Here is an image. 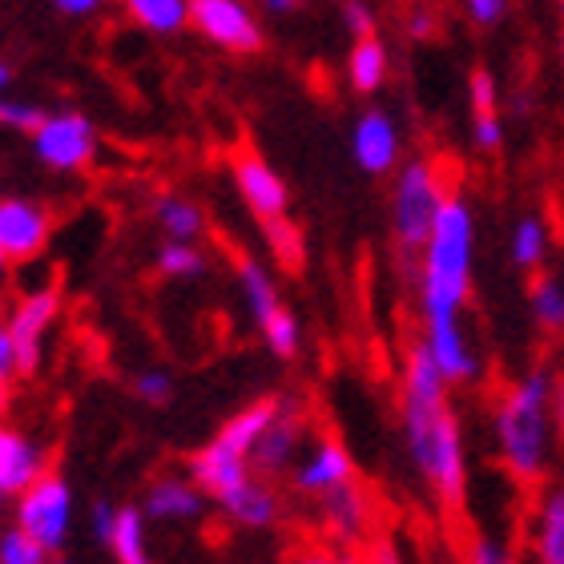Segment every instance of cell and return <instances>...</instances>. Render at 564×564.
<instances>
[{
	"mask_svg": "<svg viewBox=\"0 0 564 564\" xmlns=\"http://www.w3.org/2000/svg\"><path fill=\"white\" fill-rule=\"evenodd\" d=\"M400 427L408 459H412L423 488L447 512L464 508V500H468L464 427H459L456 403H452V388L420 339L408 343L400 364Z\"/></svg>",
	"mask_w": 564,
	"mask_h": 564,
	"instance_id": "6da1fadb",
	"label": "cell"
},
{
	"mask_svg": "<svg viewBox=\"0 0 564 564\" xmlns=\"http://www.w3.org/2000/svg\"><path fill=\"white\" fill-rule=\"evenodd\" d=\"M553 391L556 371L549 364H536L505 383L492 403L496 459L520 488H541L553 468Z\"/></svg>",
	"mask_w": 564,
	"mask_h": 564,
	"instance_id": "7a4b0ae2",
	"label": "cell"
},
{
	"mask_svg": "<svg viewBox=\"0 0 564 564\" xmlns=\"http://www.w3.org/2000/svg\"><path fill=\"white\" fill-rule=\"evenodd\" d=\"M471 274H476V210L464 194H452L415 259L420 327L464 323V311L471 303Z\"/></svg>",
	"mask_w": 564,
	"mask_h": 564,
	"instance_id": "3957f363",
	"label": "cell"
},
{
	"mask_svg": "<svg viewBox=\"0 0 564 564\" xmlns=\"http://www.w3.org/2000/svg\"><path fill=\"white\" fill-rule=\"evenodd\" d=\"M279 403H282V395H262V400L238 408V412L189 456V480L198 484L214 505H218L226 492H235L242 480L254 476V471H250V452L259 444V435L271 427Z\"/></svg>",
	"mask_w": 564,
	"mask_h": 564,
	"instance_id": "277c9868",
	"label": "cell"
},
{
	"mask_svg": "<svg viewBox=\"0 0 564 564\" xmlns=\"http://www.w3.org/2000/svg\"><path fill=\"white\" fill-rule=\"evenodd\" d=\"M452 174L447 162L435 153H420L395 170L391 177V238L400 247L403 259H420L423 242L432 238L435 218L444 214L447 198H452Z\"/></svg>",
	"mask_w": 564,
	"mask_h": 564,
	"instance_id": "5b68a950",
	"label": "cell"
},
{
	"mask_svg": "<svg viewBox=\"0 0 564 564\" xmlns=\"http://www.w3.org/2000/svg\"><path fill=\"white\" fill-rule=\"evenodd\" d=\"M235 279H238V294L247 303L250 323L259 327L262 343L274 359H294L299 347H303V327L286 303H282V291L274 274L267 271V262L254 259V254H238L235 259Z\"/></svg>",
	"mask_w": 564,
	"mask_h": 564,
	"instance_id": "8992f818",
	"label": "cell"
},
{
	"mask_svg": "<svg viewBox=\"0 0 564 564\" xmlns=\"http://www.w3.org/2000/svg\"><path fill=\"white\" fill-rule=\"evenodd\" d=\"M73 517H77V500L73 488L61 471L48 468L41 480L12 500V524L29 532L48 556H61V549L73 536Z\"/></svg>",
	"mask_w": 564,
	"mask_h": 564,
	"instance_id": "52a82bcc",
	"label": "cell"
},
{
	"mask_svg": "<svg viewBox=\"0 0 564 564\" xmlns=\"http://www.w3.org/2000/svg\"><path fill=\"white\" fill-rule=\"evenodd\" d=\"M230 177H235V189L238 198L247 202V210L259 218V226L271 235L274 247L286 254V242H291V189L279 177V170L259 150H238L230 158Z\"/></svg>",
	"mask_w": 564,
	"mask_h": 564,
	"instance_id": "ba28073f",
	"label": "cell"
},
{
	"mask_svg": "<svg viewBox=\"0 0 564 564\" xmlns=\"http://www.w3.org/2000/svg\"><path fill=\"white\" fill-rule=\"evenodd\" d=\"M29 141H33V158L53 174H85L97 162V150H101L94 118H85L82 109L45 113V121L36 126Z\"/></svg>",
	"mask_w": 564,
	"mask_h": 564,
	"instance_id": "9c48e42d",
	"label": "cell"
},
{
	"mask_svg": "<svg viewBox=\"0 0 564 564\" xmlns=\"http://www.w3.org/2000/svg\"><path fill=\"white\" fill-rule=\"evenodd\" d=\"M12 330V347H17V376L33 379L45 359V343L61 318V291L57 286H33L24 291L17 303L4 311Z\"/></svg>",
	"mask_w": 564,
	"mask_h": 564,
	"instance_id": "30bf717a",
	"label": "cell"
},
{
	"mask_svg": "<svg viewBox=\"0 0 564 564\" xmlns=\"http://www.w3.org/2000/svg\"><path fill=\"white\" fill-rule=\"evenodd\" d=\"M189 29L206 41V45L250 57L262 48V24L247 0H189Z\"/></svg>",
	"mask_w": 564,
	"mask_h": 564,
	"instance_id": "8fae6325",
	"label": "cell"
},
{
	"mask_svg": "<svg viewBox=\"0 0 564 564\" xmlns=\"http://www.w3.org/2000/svg\"><path fill=\"white\" fill-rule=\"evenodd\" d=\"M306 408L294 395H282L279 412H274L271 427L259 435V444L250 452V471L262 476V480H279V476H291V468L299 464L306 440Z\"/></svg>",
	"mask_w": 564,
	"mask_h": 564,
	"instance_id": "7c38bea8",
	"label": "cell"
},
{
	"mask_svg": "<svg viewBox=\"0 0 564 564\" xmlns=\"http://www.w3.org/2000/svg\"><path fill=\"white\" fill-rule=\"evenodd\" d=\"M53 210L45 202L24 198V194H0V250L9 262H33L45 254L48 238H53Z\"/></svg>",
	"mask_w": 564,
	"mask_h": 564,
	"instance_id": "4fadbf2b",
	"label": "cell"
},
{
	"mask_svg": "<svg viewBox=\"0 0 564 564\" xmlns=\"http://www.w3.org/2000/svg\"><path fill=\"white\" fill-rule=\"evenodd\" d=\"M347 484H355V459L335 435H315L291 468V488L306 500H323Z\"/></svg>",
	"mask_w": 564,
	"mask_h": 564,
	"instance_id": "5bb4252c",
	"label": "cell"
},
{
	"mask_svg": "<svg viewBox=\"0 0 564 564\" xmlns=\"http://www.w3.org/2000/svg\"><path fill=\"white\" fill-rule=\"evenodd\" d=\"M351 158L367 177H388L400 170L403 133L388 109H364L351 126Z\"/></svg>",
	"mask_w": 564,
	"mask_h": 564,
	"instance_id": "9a60e30c",
	"label": "cell"
},
{
	"mask_svg": "<svg viewBox=\"0 0 564 564\" xmlns=\"http://www.w3.org/2000/svg\"><path fill=\"white\" fill-rule=\"evenodd\" d=\"M48 471V452L41 440L0 420V500H17Z\"/></svg>",
	"mask_w": 564,
	"mask_h": 564,
	"instance_id": "2e32d148",
	"label": "cell"
},
{
	"mask_svg": "<svg viewBox=\"0 0 564 564\" xmlns=\"http://www.w3.org/2000/svg\"><path fill=\"white\" fill-rule=\"evenodd\" d=\"M420 343L427 347L432 364L447 379V388H471L484 376L480 351L471 347V335L464 323H444V327H420Z\"/></svg>",
	"mask_w": 564,
	"mask_h": 564,
	"instance_id": "e0dca14e",
	"label": "cell"
},
{
	"mask_svg": "<svg viewBox=\"0 0 564 564\" xmlns=\"http://www.w3.org/2000/svg\"><path fill=\"white\" fill-rule=\"evenodd\" d=\"M206 505H210V496L189 476H158L141 496V512L153 524H194V520H202Z\"/></svg>",
	"mask_w": 564,
	"mask_h": 564,
	"instance_id": "ac0fdd59",
	"label": "cell"
},
{
	"mask_svg": "<svg viewBox=\"0 0 564 564\" xmlns=\"http://www.w3.org/2000/svg\"><path fill=\"white\" fill-rule=\"evenodd\" d=\"M223 508V517L235 524V529H247V532H267L274 529L282 520V496L274 488V480H262V476H250L235 488V492H226L218 500Z\"/></svg>",
	"mask_w": 564,
	"mask_h": 564,
	"instance_id": "d6986e66",
	"label": "cell"
},
{
	"mask_svg": "<svg viewBox=\"0 0 564 564\" xmlns=\"http://www.w3.org/2000/svg\"><path fill=\"white\" fill-rule=\"evenodd\" d=\"M318 517H323V529L335 536L339 544H359L371 529V517H376V508H371V496L359 488V480L339 488V492H330L318 500Z\"/></svg>",
	"mask_w": 564,
	"mask_h": 564,
	"instance_id": "ffe728a7",
	"label": "cell"
},
{
	"mask_svg": "<svg viewBox=\"0 0 564 564\" xmlns=\"http://www.w3.org/2000/svg\"><path fill=\"white\" fill-rule=\"evenodd\" d=\"M532 564H564V488H544L529 512Z\"/></svg>",
	"mask_w": 564,
	"mask_h": 564,
	"instance_id": "44dd1931",
	"label": "cell"
},
{
	"mask_svg": "<svg viewBox=\"0 0 564 564\" xmlns=\"http://www.w3.org/2000/svg\"><path fill=\"white\" fill-rule=\"evenodd\" d=\"M113 564H158L150 549V517L141 512V505H118V520L106 541Z\"/></svg>",
	"mask_w": 564,
	"mask_h": 564,
	"instance_id": "7402d4cb",
	"label": "cell"
},
{
	"mask_svg": "<svg viewBox=\"0 0 564 564\" xmlns=\"http://www.w3.org/2000/svg\"><path fill=\"white\" fill-rule=\"evenodd\" d=\"M153 223L165 242H198L206 235V214L186 194H158L153 198Z\"/></svg>",
	"mask_w": 564,
	"mask_h": 564,
	"instance_id": "603a6c76",
	"label": "cell"
},
{
	"mask_svg": "<svg viewBox=\"0 0 564 564\" xmlns=\"http://www.w3.org/2000/svg\"><path fill=\"white\" fill-rule=\"evenodd\" d=\"M391 77V53L379 36H364L355 41L347 53V82L355 94H379Z\"/></svg>",
	"mask_w": 564,
	"mask_h": 564,
	"instance_id": "cb8c5ba5",
	"label": "cell"
},
{
	"mask_svg": "<svg viewBox=\"0 0 564 564\" xmlns=\"http://www.w3.org/2000/svg\"><path fill=\"white\" fill-rule=\"evenodd\" d=\"M553 254V235H549V223L541 214H524L517 226H512V238H508V259L512 267L524 274L544 271V262Z\"/></svg>",
	"mask_w": 564,
	"mask_h": 564,
	"instance_id": "d4e9b609",
	"label": "cell"
},
{
	"mask_svg": "<svg viewBox=\"0 0 564 564\" xmlns=\"http://www.w3.org/2000/svg\"><path fill=\"white\" fill-rule=\"evenodd\" d=\"M529 311L541 335H564V279L553 271L529 274Z\"/></svg>",
	"mask_w": 564,
	"mask_h": 564,
	"instance_id": "484cf974",
	"label": "cell"
},
{
	"mask_svg": "<svg viewBox=\"0 0 564 564\" xmlns=\"http://www.w3.org/2000/svg\"><path fill=\"white\" fill-rule=\"evenodd\" d=\"M121 9L153 36H177L189 29V0H121Z\"/></svg>",
	"mask_w": 564,
	"mask_h": 564,
	"instance_id": "4316f807",
	"label": "cell"
},
{
	"mask_svg": "<svg viewBox=\"0 0 564 564\" xmlns=\"http://www.w3.org/2000/svg\"><path fill=\"white\" fill-rule=\"evenodd\" d=\"M158 274L162 279H198V274H206V250L198 242H162L158 247Z\"/></svg>",
	"mask_w": 564,
	"mask_h": 564,
	"instance_id": "83f0119b",
	"label": "cell"
},
{
	"mask_svg": "<svg viewBox=\"0 0 564 564\" xmlns=\"http://www.w3.org/2000/svg\"><path fill=\"white\" fill-rule=\"evenodd\" d=\"M41 121H45V109L41 106L24 101V97H12V94L0 97V130L4 133H24V138H33Z\"/></svg>",
	"mask_w": 564,
	"mask_h": 564,
	"instance_id": "f1b7e54d",
	"label": "cell"
},
{
	"mask_svg": "<svg viewBox=\"0 0 564 564\" xmlns=\"http://www.w3.org/2000/svg\"><path fill=\"white\" fill-rule=\"evenodd\" d=\"M0 564H53V556L29 532H21L12 524V529L0 532Z\"/></svg>",
	"mask_w": 564,
	"mask_h": 564,
	"instance_id": "f546056e",
	"label": "cell"
},
{
	"mask_svg": "<svg viewBox=\"0 0 564 564\" xmlns=\"http://www.w3.org/2000/svg\"><path fill=\"white\" fill-rule=\"evenodd\" d=\"M133 395L141 403H150V408H165L174 400V376L165 367H145V371L133 376Z\"/></svg>",
	"mask_w": 564,
	"mask_h": 564,
	"instance_id": "4dcf8cb0",
	"label": "cell"
},
{
	"mask_svg": "<svg viewBox=\"0 0 564 564\" xmlns=\"http://www.w3.org/2000/svg\"><path fill=\"white\" fill-rule=\"evenodd\" d=\"M468 101H471V113H500V85H496L492 69L468 73Z\"/></svg>",
	"mask_w": 564,
	"mask_h": 564,
	"instance_id": "1f68e13d",
	"label": "cell"
},
{
	"mask_svg": "<svg viewBox=\"0 0 564 564\" xmlns=\"http://www.w3.org/2000/svg\"><path fill=\"white\" fill-rule=\"evenodd\" d=\"M505 113H471V145L480 153L505 150Z\"/></svg>",
	"mask_w": 564,
	"mask_h": 564,
	"instance_id": "d6a6232c",
	"label": "cell"
},
{
	"mask_svg": "<svg viewBox=\"0 0 564 564\" xmlns=\"http://www.w3.org/2000/svg\"><path fill=\"white\" fill-rule=\"evenodd\" d=\"M403 33L412 36V41H432L440 33V9H435L432 0H412L408 12H403Z\"/></svg>",
	"mask_w": 564,
	"mask_h": 564,
	"instance_id": "836d02e7",
	"label": "cell"
},
{
	"mask_svg": "<svg viewBox=\"0 0 564 564\" xmlns=\"http://www.w3.org/2000/svg\"><path fill=\"white\" fill-rule=\"evenodd\" d=\"M464 564H520V556L496 536H476L464 553Z\"/></svg>",
	"mask_w": 564,
	"mask_h": 564,
	"instance_id": "e575fe53",
	"label": "cell"
},
{
	"mask_svg": "<svg viewBox=\"0 0 564 564\" xmlns=\"http://www.w3.org/2000/svg\"><path fill=\"white\" fill-rule=\"evenodd\" d=\"M459 4H464V17L476 29H496L508 17V9H512V0H459Z\"/></svg>",
	"mask_w": 564,
	"mask_h": 564,
	"instance_id": "d590c367",
	"label": "cell"
},
{
	"mask_svg": "<svg viewBox=\"0 0 564 564\" xmlns=\"http://www.w3.org/2000/svg\"><path fill=\"white\" fill-rule=\"evenodd\" d=\"M343 24H347V33L355 41H364V36H376V9L364 4V0H343Z\"/></svg>",
	"mask_w": 564,
	"mask_h": 564,
	"instance_id": "8d00e7d4",
	"label": "cell"
},
{
	"mask_svg": "<svg viewBox=\"0 0 564 564\" xmlns=\"http://www.w3.org/2000/svg\"><path fill=\"white\" fill-rule=\"evenodd\" d=\"M0 379L4 383H17V347H12V330H9V318L0 311Z\"/></svg>",
	"mask_w": 564,
	"mask_h": 564,
	"instance_id": "74e56055",
	"label": "cell"
},
{
	"mask_svg": "<svg viewBox=\"0 0 564 564\" xmlns=\"http://www.w3.org/2000/svg\"><path fill=\"white\" fill-rule=\"evenodd\" d=\"M89 520H94V536L106 544L109 532H113V520H118V505H109V500H97L94 512H89Z\"/></svg>",
	"mask_w": 564,
	"mask_h": 564,
	"instance_id": "f35d334b",
	"label": "cell"
},
{
	"mask_svg": "<svg viewBox=\"0 0 564 564\" xmlns=\"http://www.w3.org/2000/svg\"><path fill=\"white\" fill-rule=\"evenodd\" d=\"M53 4H57V12L73 17V21H85V17L101 12V4H106V0H53Z\"/></svg>",
	"mask_w": 564,
	"mask_h": 564,
	"instance_id": "ab89813d",
	"label": "cell"
},
{
	"mask_svg": "<svg viewBox=\"0 0 564 564\" xmlns=\"http://www.w3.org/2000/svg\"><path fill=\"white\" fill-rule=\"evenodd\" d=\"M282 564H343V561L330 553V549H318L315 544V549H299V553H291Z\"/></svg>",
	"mask_w": 564,
	"mask_h": 564,
	"instance_id": "60d3db41",
	"label": "cell"
},
{
	"mask_svg": "<svg viewBox=\"0 0 564 564\" xmlns=\"http://www.w3.org/2000/svg\"><path fill=\"white\" fill-rule=\"evenodd\" d=\"M262 12H271V17H291V12L303 9V0H259Z\"/></svg>",
	"mask_w": 564,
	"mask_h": 564,
	"instance_id": "b9f144b4",
	"label": "cell"
},
{
	"mask_svg": "<svg viewBox=\"0 0 564 564\" xmlns=\"http://www.w3.org/2000/svg\"><path fill=\"white\" fill-rule=\"evenodd\" d=\"M553 423H556V435L564 440V376H556V391H553Z\"/></svg>",
	"mask_w": 564,
	"mask_h": 564,
	"instance_id": "7bdbcfd3",
	"label": "cell"
},
{
	"mask_svg": "<svg viewBox=\"0 0 564 564\" xmlns=\"http://www.w3.org/2000/svg\"><path fill=\"white\" fill-rule=\"evenodd\" d=\"M9 400H12V383L0 379V420H4V412H9Z\"/></svg>",
	"mask_w": 564,
	"mask_h": 564,
	"instance_id": "ee69618b",
	"label": "cell"
},
{
	"mask_svg": "<svg viewBox=\"0 0 564 564\" xmlns=\"http://www.w3.org/2000/svg\"><path fill=\"white\" fill-rule=\"evenodd\" d=\"M9 85H12V69H9V61H0V97L9 94Z\"/></svg>",
	"mask_w": 564,
	"mask_h": 564,
	"instance_id": "f6af8a7d",
	"label": "cell"
},
{
	"mask_svg": "<svg viewBox=\"0 0 564 564\" xmlns=\"http://www.w3.org/2000/svg\"><path fill=\"white\" fill-rule=\"evenodd\" d=\"M9 271H12V262H9V254H4V250H0V286H4V282H9Z\"/></svg>",
	"mask_w": 564,
	"mask_h": 564,
	"instance_id": "bcb514c9",
	"label": "cell"
},
{
	"mask_svg": "<svg viewBox=\"0 0 564 564\" xmlns=\"http://www.w3.org/2000/svg\"><path fill=\"white\" fill-rule=\"evenodd\" d=\"M0 532H4V500H0Z\"/></svg>",
	"mask_w": 564,
	"mask_h": 564,
	"instance_id": "7dc6e473",
	"label": "cell"
},
{
	"mask_svg": "<svg viewBox=\"0 0 564 564\" xmlns=\"http://www.w3.org/2000/svg\"><path fill=\"white\" fill-rule=\"evenodd\" d=\"M561 65H564V33H561Z\"/></svg>",
	"mask_w": 564,
	"mask_h": 564,
	"instance_id": "c3c4849f",
	"label": "cell"
},
{
	"mask_svg": "<svg viewBox=\"0 0 564 564\" xmlns=\"http://www.w3.org/2000/svg\"><path fill=\"white\" fill-rule=\"evenodd\" d=\"M556 9H561V17H564V0H556Z\"/></svg>",
	"mask_w": 564,
	"mask_h": 564,
	"instance_id": "681fc988",
	"label": "cell"
},
{
	"mask_svg": "<svg viewBox=\"0 0 564 564\" xmlns=\"http://www.w3.org/2000/svg\"><path fill=\"white\" fill-rule=\"evenodd\" d=\"M53 564H69V561H61V556H53Z\"/></svg>",
	"mask_w": 564,
	"mask_h": 564,
	"instance_id": "f907efd6",
	"label": "cell"
},
{
	"mask_svg": "<svg viewBox=\"0 0 564 564\" xmlns=\"http://www.w3.org/2000/svg\"><path fill=\"white\" fill-rule=\"evenodd\" d=\"M339 4H343V0H339Z\"/></svg>",
	"mask_w": 564,
	"mask_h": 564,
	"instance_id": "816d5d0a",
	"label": "cell"
}]
</instances>
